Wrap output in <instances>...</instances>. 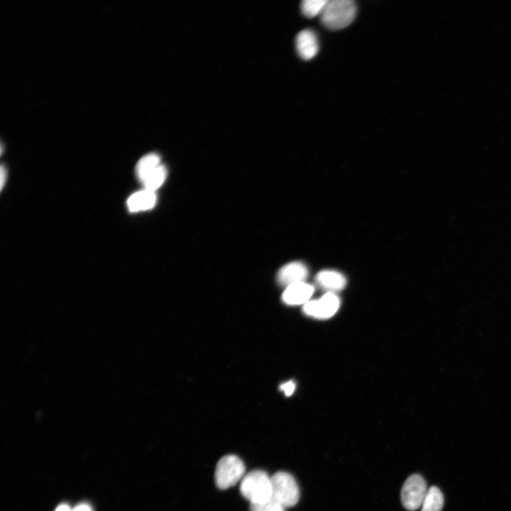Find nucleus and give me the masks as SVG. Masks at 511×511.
<instances>
[{
  "label": "nucleus",
  "instance_id": "nucleus-5",
  "mask_svg": "<svg viewBox=\"0 0 511 511\" xmlns=\"http://www.w3.org/2000/svg\"><path fill=\"white\" fill-rule=\"evenodd\" d=\"M427 484L419 475H413L406 481L402 491V501L404 506L410 511L418 510L422 506L428 493Z\"/></svg>",
  "mask_w": 511,
  "mask_h": 511
},
{
  "label": "nucleus",
  "instance_id": "nucleus-9",
  "mask_svg": "<svg viewBox=\"0 0 511 511\" xmlns=\"http://www.w3.org/2000/svg\"><path fill=\"white\" fill-rule=\"evenodd\" d=\"M314 287L305 282L294 284L284 292L282 301L288 305L306 304L314 293Z\"/></svg>",
  "mask_w": 511,
  "mask_h": 511
},
{
  "label": "nucleus",
  "instance_id": "nucleus-2",
  "mask_svg": "<svg viewBox=\"0 0 511 511\" xmlns=\"http://www.w3.org/2000/svg\"><path fill=\"white\" fill-rule=\"evenodd\" d=\"M240 492L251 504L267 501L272 497L271 477L264 471L250 472L241 481Z\"/></svg>",
  "mask_w": 511,
  "mask_h": 511
},
{
  "label": "nucleus",
  "instance_id": "nucleus-12",
  "mask_svg": "<svg viewBox=\"0 0 511 511\" xmlns=\"http://www.w3.org/2000/svg\"><path fill=\"white\" fill-rule=\"evenodd\" d=\"M160 165L161 158L156 154L151 153L142 157L136 168L138 179L143 183Z\"/></svg>",
  "mask_w": 511,
  "mask_h": 511
},
{
  "label": "nucleus",
  "instance_id": "nucleus-6",
  "mask_svg": "<svg viewBox=\"0 0 511 511\" xmlns=\"http://www.w3.org/2000/svg\"><path fill=\"white\" fill-rule=\"evenodd\" d=\"M340 300L333 293H327L322 298L308 302L304 305V312L308 316L318 319L332 317L339 310Z\"/></svg>",
  "mask_w": 511,
  "mask_h": 511
},
{
  "label": "nucleus",
  "instance_id": "nucleus-16",
  "mask_svg": "<svg viewBox=\"0 0 511 511\" xmlns=\"http://www.w3.org/2000/svg\"><path fill=\"white\" fill-rule=\"evenodd\" d=\"M286 507L273 498L261 503L250 505L251 511H285Z\"/></svg>",
  "mask_w": 511,
  "mask_h": 511
},
{
  "label": "nucleus",
  "instance_id": "nucleus-4",
  "mask_svg": "<svg viewBox=\"0 0 511 511\" xmlns=\"http://www.w3.org/2000/svg\"><path fill=\"white\" fill-rule=\"evenodd\" d=\"M272 497L285 507L297 504L300 490L294 477L289 473L278 472L271 477Z\"/></svg>",
  "mask_w": 511,
  "mask_h": 511
},
{
  "label": "nucleus",
  "instance_id": "nucleus-13",
  "mask_svg": "<svg viewBox=\"0 0 511 511\" xmlns=\"http://www.w3.org/2000/svg\"><path fill=\"white\" fill-rule=\"evenodd\" d=\"M444 505V496L436 486L430 487L421 506V511H441Z\"/></svg>",
  "mask_w": 511,
  "mask_h": 511
},
{
  "label": "nucleus",
  "instance_id": "nucleus-10",
  "mask_svg": "<svg viewBox=\"0 0 511 511\" xmlns=\"http://www.w3.org/2000/svg\"><path fill=\"white\" fill-rule=\"evenodd\" d=\"M316 282L327 293L333 294L344 289L347 284L346 278L342 273L332 270L320 271L316 276Z\"/></svg>",
  "mask_w": 511,
  "mask_h": 511
},
{
  "label": "nucleus",
  "instance_id": "nucleus-8",
  "mask_svg": "<svg viewBox=\"0 0 511 511\" xmlns=\"http://www.w3.org/2000/svg\"><path fill=\"white\" fill-rule=\"evenodd\" d=\"M296 46L301 59L306 61L313 60L319 51V41L316 34L311 29L301 31L297 36Z\"/></svg>",
  "mask_w": 511,
  "mask_h": 511
},
{
  "label": "nucleus",
  "instance_id": "nucleus-20",
  "mask_svg": "<svg viewBox=\"0 0 511 511\" xmlns=\"http://www.w3.org/2000/svg\"><path fill=\"white\" fill-rule=\"evenodd\" d=\"M55 511H73L68 505H60Z\"/></svg>",
  "mask_w": 511,
  "mask_h": 511
},
{
  "label": "nucleus",
  "instance_id": "nucleus-19",
  "mask_svg": "<svg viewBox=\"0 0 511 511\" xmlns=\"http://www.w3.org/2000/svg\"><path fill=\"white\" fill-rule=\"evenodd\" d=\"M73 511H92V509L87 505H80L73 509Z\"/></svg>",
  "mask_w": 511,
  "mask_h": 511
},
{
  "label": "nucleus",
  "instance_id": "nucleus-15",
  "mask_svg": "<svg viewBox=\"0 0 511 511\" xmlns=\"http://www.w3.org/2000/svg\"><path fill=\"white\" fill-rule=\"evenodd\" d=\"M328 0H304L301 4V11L304 16L314 18L320 16Z\"/></svg>",
  "mask_w": 511,
  "mask_h": 511
},
{
  "label": "nucleus",
  "instance_id": "nucleus-18",
  "mask_svg": "<svg viewBox=\"0 0 511 511\" xmlns=\"http://www.w3.org/2000/svg\"><path fill=\"white\" fill-rule=\"evenodd\" d=\"M7 169L3 165L1 166V169H0V188H1V190L4 189L6 182L7 181Z\"/></svg>",
  "mask_w": 511,
  "mask_h": 511
},
{
  "label": "nucleus",
  "instance_id": "nucleus-1",
  "mask_svg": "<svg viewBox=\"0 0 511 511\" xmlns=\"http://www.w3.org/2000/svg\"><path fill=\"white\" fill-rule=\"evenodd\" d=\"M357 10L353 0H330L320 16V21L328 29H343L353 23Z\"/></svg>",
  "mask_w": 511,
  "mask_h": 511
},
{
  "label": "nucleus",
  "instance_id": "nucleus-3",
  "mask_svg": "<svg viewBox=\"0 0 511 511\" xmlns=\"http://www.w3.org/2000/svg\"><path fill=\"white\" fill-rule=\"evenodd\" d=\"M246 468L243 461L236 456H226L218 462L214 474L217 486L222 490L229 489L242 481L245 476Z\"/></svg>",
  "mask_w": 511,
  "mask_h": 511
},
{
  "label": "nucleus",
  "instance_id": "nucleus-14",
  "mask_svg": "<svg viewBox=\"0 0 511 511\" xmlns=\"http://www.w3.org/2000/svg\"><path fill=\"white\" fill-rule=\"evenodd\" d=\"M166 178V169L160 165L142 183L145 189L155 192L164 183Z\"/></svg>",
  "mask_w": 511,
  "mask_h": 511
},
{
  "label": "nucleus",
  "instance_id": "nucleus-17",
  "mask_svg": "<svg viewBox=\"0 0 511 511\" xmlns=\"http://www.w3.org/2000/svg\"><path fill=\"white\" fill-rule=\"evenodd\" d=\"M296 388V384L293 381H289L280 386V390L285 393L286 395H292Z\"/></svg>",
  "mask_w": 511,
  "mask_h": 511
},
{
  "label": "nucleus",
  "instance_id": "nucleus-7",
  "mask_svg": "<svg viewBox=\"0 0 511 511\" xmlns=\"http://www.w3.org/2000/svg\"><path fill=\"white\" fill-rule=\"evenodd\" d=\"M308 275V270L301 262H292L284 266L278 273V280L280 285L287 288L294 284L305 282Z\"/></svg>",
  "mask_w": 511,
  "mask_h": 511
},
{
  "label": "nucleus",
  "instance_id": "nucleus-11",
  "mask_svg": "<svg viewBox=\"0 0 511 511\" xmlns=\"http://www.w3.org/2000/svg\"><path fill=\"white\" fill-rule=\"evenodd\" d=\"M156 203L155 192L144 189L137 192L128 200V206L130 212H137L153 208Z\"/></svg>",
  "mask_w": 511,
  "mask_h": 511
}]
</instances>
